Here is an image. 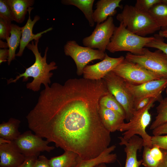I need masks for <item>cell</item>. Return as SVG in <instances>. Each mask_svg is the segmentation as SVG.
I'll list each match as a JSON object with an SVG mask.
<instances>
[{"label": "cell", "mask_w": 167, "mask_h": 167, "mask_svg": "<svg viewBox=\"0 0 167 167\" xmlns=\"http://www.w3.org/2000/svg\"><path fill=\"white\" fill-rule=\"evenodd\" d=\"M109 92L103 79L73 78L47 85L26 117L28 126L57 148L83 160L95 158L111 141L99 113L100 101Z\"/></svg>", "instance_id": "cell-1"}, {"label": "cell", "mask_w": 167, "mask_h": 167, "mask_svg": "<svg viewBox=\"0 0 167 167\" xmlns=\"http://www.w3.org/2000/svg\"><path fill=\"white\" fill-rule=\"evenodd\" d=\"M39 41V40L33 41L26 46L32 52L35 56V60L34 63L26 69L24 73L19 74L14 79L11 78L7 80L8 84L15 83L22 77L23 82L27 81L29 77H32L33 79V80L26 84V88L34 92H37L40 90L41 84H44L45 86L50 84V78L52 76L53 74L50 71L57 69L58 66L56 63L54 61L49 64L47 63V52L49 49L48 47L45 49L44 57L41 56V53L39 52L38 49Z\"/></svg>", "instance_id": "cell-2"}, {"label": "cell", "mask_w": 167, "mask_h": 167, "mask_svg": "<svg viewBox=\"0 0 167 167\" xmlns=\"http://www.w3.org/2000/svg\"><path fill=\"white\" fill-rule=\"evenodd\" d=\"M154 39V36L143 37L128 30L122 22L116 27L106 49L112 53L126 51L140 55L143 53L146 45Z\"/></svg>", "instance_id": "cell-3"}, {"label": "cell", "mask_w": 167, "mask_h": 167, "mask_svg": "<svg viewBox=\"0 0 167 167\" xmlns=\"http://www.w3.org/2000/svg\"><path fill=\"white\" fill-rule=\"evenodd\" d=\"M161 95L152 97L148 104L143 108L135 110L132 117L127 123L124 122L119 128L118 131L124 132L123 138L128 140L135 135H139L143 141V147L152 146V136L146 132L147 127L151 121V116L149 112L150 109L154 105V103L160 101Z\"/></svg>", "instance_id": "cell-4"}, {"label": "cell", "mask_w": 167, "mask_h": 167, "mask_svg": "<svg viewBox=\"0 0 167 167\" xmlns=\"http://www.w3.org/2000/svg\"><path fill=\"white\" fill-rule=\"evenodd\" d=\"M116 18L128 30L141 36L145 37L161 28L148 12L141 11L132 5H125Z\"/></svg>", "instance_id": "cell-5"}, {"label": "cell", "mask_w": 167, "mask_h": 167, "mask_svg": "<svg viewBox=\"0 0 167 167\" xmlns=\"http://www.w3.org/2000/svg\"><path fill=\"white\" fill-rule=\"evenodd\" d=\"M103 79L109 91L123 107L126 113L125 120L128 122L135 110L134 98L127 86L126 81L112 71Z\"/></svg>", "instance_id": "cell-6"}, {"label": "cell", "mask_w": 167, "mask_h": 167, "mask_svg": "<svg viewBox=\"0 0 167 167\" xmlns=\"http://www.w3.org/2000/svg\"><path fill=\"white\" fill-rule=\"evenodd\" d=\"M125 58L141 66L161 79H167V55L160 50L152 52L145 48L142 54L128 52Z\"/></svg>", "instance_id": "cell-7"}, {"label": "cell", "mask_w": 167, "mask_h": 167, "mask_svg": "<svg viewBox=\"0 0 167 167\" xmlns=\"http://www.w3.org/2000/svg\"><path fill=\"white\" fill-rule=\"evenodd\" d=\"M65 54L71 57L77 67V74L79 76L83 74L85 66L90 62L95 60H103L106 53L98 49L79 45L74 40L67 41L64 46Z\"/></svg>", "instance_id": "cell-8"}, {"label": "cell", "mask_w": 167, "mask_h": 167, "mask_svg": "<svg viewBox=\"0 0 167 167\" xmlns=\"http://www.w3.org/2000/svg\"><path fill=\"white\" fill-rule=\"evenodd\" d=\"M112 71L127 82L135 85L161 79L141 66L125 58Z\"/></svg>", "instance_id": "cell-9"}, {"label": "cell", "mask_w": 167, "mask_h": 167, "mask_svg": "<svg viewBox=\"0 0 167 167\" xmlns=\"http://www.w3.org/2000/svg\"><path fill=\"white\" fill-rule=\"evenodd\" d=\"M20 152L26 158L37 157L41 152H50L55 148L48 145L46 140L32 133V131H27L21 134L13 141Z\"/></svg>", "instance_id": "cell-10"}, {"label": "cell", "mask_w": 167, "mask_h": 167, "mask_svg": "<svg viewBox=\"0 0 167 167\" xmlns=\"http://www.w3.org/2000/svg\"><path fill=\"white\" fill-rule=\"evenodd\" d=\"M115 27L113 17H109L103 22L96 24L91 34L83 39V45L85 47L97 49L105 52Z\"/></svg>", "instance_id": "cell-11"}, {"label": "cell", "mask_w": 167, "mask_h": 167, "mask_svg": "<svg viewBox=\"0 0 167 167\" xmlns=\"http://www.w3.org/2000/svg\"><path fill=\"white\" fill-rule=\"evenodd\" d=\"M126 85L134 97L135 108L143 99L161 95L167 86V79L153 80L136 85L126 82Z\"/></svg>", "instance_id": "cell-12"}, {"label": "cell", "mask_w": 167, "mask_h": 167, "mask_svg": "<svg viewBox=\"0 0 167 167\" xmlns=\"http://www.w3.org/2000/svg\"><path fill=\"white\" fill-rule=\"evenodd\" d=\"M123 56L118 58L109 56L106 53L104 58L101 61L92 65H87L83 70V78L91 80L103 79L109 72L125 59Z\"/></svg>", "instance_id": "cell-13"}, {"label": "cell", "mask_w": 167, "mask_h": 167, "mask_svg": "<svg viewBox=\"0 0 167 167\" xmlns=\"http://www.w3.org/2000/svg\"><path fill=\"white\" fill-rule=\"evenodd\" d=\"M26 158L13 141L0 144V167H19Z\"/></svg>", "instance_id": "cell-14"}, {"label": "cell", "mask_w": 167, "mask_h": 167, "mask_svg": "<svg viewBox=\"0 0 167 167\" xmlns=\"http://www.w3.org/2000/svg\"><path fill=\"white\" fill-rule=\"evenodd\" d=\"M118 138L120 140L119 144L125 146L126 158L124 167H140L142 165V161L138 160L137 153L143 146V139L137 135L133 136L128 140L125 139L122 136Z\"/></svg>", "instance_id": "cell-15"}, {"label": "cell", "mask_w": 167, "mask_h": 167, "mask_svg": "<svg viewBox=\"0 0 167 167\" xmlns=\"http://www.w3.org/2000/svg\"><path fill=\"white\" fill-rule=\"evenodd\" d=\"M33 7L29 8L28 11L29 16L25 24L22 27V35L19 45V50L16 54V56H21L23 54L24 49L30 42L33 40H39L42 35L50 31L53 29L52 27L36 34H34L32 32V29L35 24L40 19V17L37 15H35L32 20L31 18V11Z\"/></svg>", "instance_id": "cell-16"}, {"label": "cell", "mask_w": 167, "mask_h": 167, "mask_svg": "<svg viewBox=\"0 0 167 167\" xmlns=\"http://www.w3.org/2000/svg\"><path fill=\"white\" fill-rule=\"evenodd\" d=\"M121 0H100L96 4V9L93 11L92 19L94 22H103L110 16L117 13L116 9L121 8L120 4Z\"/></svg>", "instance_id": "cell-17"}, {"label": "cell", "mask_w": 167, "mask_h": 167, "mask_svg": "<svg viewBox=\"0 0 167 167\" xmlns=\"http://www.w3.org/2000/svg\"><path fill=\"white\" fill-rule=\"evenodd\" d=\"M100 116L102 124L110 132L118 131L125 118L119 113L100 105Z\"/></svg>", "instance_id": "cell-18"}, {"label": "cell", "mask_w": 167, "mask_h": 167, "mask_svg": "<svg viewBox=\"0 0 167 167\" xmlns=\"http://www.w3.org/2000/svg\"><path fill=\"white\" fill-rule=\"evenodd\" d=\"M116 148L115 145L109 146L99 156L94 159L83 160L80 158L74 167H93L101 163H113L117 159V154L112 153Z\"/></svg>", "instance_id": "cell-19"}, {"label": "cell", "mask_w": 167, "mask_h": 167, "mask_svg": "<svg viewBox=\"0 0 167 167\" xmlns=\"http://www.w3.org/2000/svg\"><path fill=\"white\" fill-rule=\"evenodd\" d=\"M34 0H7L14 21L21 24L24 21L29 8L34 3Z\"/></svg>", "instance_id": "cell-20"}, {"label": "cell", "mask_w": 167, "mask_h": 167, "mask_svg": "<svg viewBox=\"0 0 167 167\" xmlns=\"http://www.w3.org/2000/svg\"><path fill=\"white\" fill-rule=\"evenodd\" d=\"M22 35V27L11 24L10 36L6 39L9 48V55L7 63L10 65L16 56L15 51L20 44Z\"/></svg>", "instance_id": "cell-21"}, {"label": "cell", "mask_w": 167, "mask_h": 167, "mask_svg": "<svg viewBox=\"0 0 167 167\" xmlns=\"http://www.w3.org/2000/svg\"><path fill=\"white\" fill-rule=\"evenodd\" d=\"M20 121L14 118H10L6 122L0 124V137L10 141L16 139L21 134L19 131Z\"/></svg>", "instance_id": "cell-22"}, {"label": "cell", "mask_w": 167, "mask_h": 167, "mask_svg": "<svg viewBox=\"0 0 167 167\" xmlns=\"http://www.w3.org/2000/svg\"><path fill=\"white\" fill-rule=\"evenodd\" d=\"M80 158L76 153L65 151L62 155L51 158L49 161L51 167H74Z\"/></svg>", "instance_id": "cell-23"}, {"label": "cell", "mask_w": 167, "mask_h": 167, "mask_svg": "<svg viewBox=\"0 0 167 167\" xmlns=\"http://www.w3.org/2000/svg\"><path fill=\"white\" fill-rule=\"evenodd\" d=\"M148 13L161 29L167 27V0H162Z\"/></svg>", "instance_id": "cell-24"}, {"label": "cell", "mask_w": 167, "mask_h": 167, "mask_svg": "<svg viewBox=\"0 0 167 167\" xmlns=\"http://www.w3.org/2000/svg\"><path fill=\"white\" fill-rule=\"evenodd\" d=\"M94 0H62V4L65 5L74 6L80 9L84 14L85 17L91 27H93L94 23L93 19V12L92 8Z\"/></svg>", "instance_id": "cell-25"}, {"label": "cell", "mask_w": 167, "mask_h": 167, "mask_svg": "<svg viewBox=\"0 0 167 167\" xmlns=\"http://www.w3.org/2000/svg\"><path fill=\"white\" fill-rule=\"evenodd\" d=\"M159 102L156 107L157 115L150 127L152 130L167 122V97L162 99Z\"/></svg>", "instance_id": "cell-26"}, {"label": "cell", "mask_w": 167, "mask_h": 167, "mask_svg": "<svg viewBox=\"0 0 167 167\" xmlns=\"http://www.w3.org/2000/svg\"><path fill=\"white\" fill-rule=\"evenodd\" d=\"M99 104L100 105L118 112L125 118L126 119V113L124 109L110 92L101 98Z\"/></svg>", "instance_id": "cell-27"}, {"label": "cell", "mask_w": 167, "mask_h": 167, "mask_svg": "<svg viewBox=\"0 0 167 167\" xmlns=\"http://www.w3.org/2000/svg\"><path fill=\"white\" fill-rule=\"evenodd\" d=\"M0 18L10 23L14 21L7 0H0Z\"/></svg>", "instance_id": "cell-28"}, {"label": "cell", "mask_w": 167, "mask_h": 167, "mask_svg": "<svg viewBox=\"0 0 167 167\" xmlns=\"http://www.w3.org/2000/svg\"><path fill=\"white\" fill-rule=\"evenodd\" d=\"M162 0H137L134 6L139 10L145 12H148L156 4Z\"/></svg>", "instance_id": "cell-29"}, {"label": "cell", "mask_w": 167, "mask_h": 167, "mask_svg": "<svg viewBox=\"0 0 167 167\" xmlns=\"http://www.w3.org/2000/svg\"><path fill=\"white\" fill-rule=\"evenodd\" d=\"M154 39L148 43L146 47L156 48L167 55V43L164 42L163 38L159 35H155Z\"/></svg>", "instance_id": "cell-30"}, {"label": "cell", "mask_w": 167, "mask_h": 167, "mask_svg": "<svg viewBox=\"0 0 167 167\" xmlns=\"http://www.w3.org/2000/svg\"><path fill=\"white\" fill-rule=\"evenodd\" d=\"M152 146H157L164 151H167V134L153 135L152 137Z\"/></svg>", "instance_id": "cell-31"}, {"label": "cell", "mask_w": 167, "mask_h": 167, "mask_svg": "<svg viewBox=\"0 0 167 167\" xmlns=\"http://www.w3.org/2000/svg\"><path fill=\"white\" fill-rule=\"evenodd\" d=\"M11 24L0 18V39L6 40L10 36Z\"/></svg>", "instance_id": "cell-32"}, {"label": "cell", "mask_w": 167, "mask_h": 167, "mask_svg": "<svg viewBox=\"0 0 167 167\" xmlns=\"http://www.w3.org/2000/svg\"><path fill=\"white\" fill-rule=\"evenodd\" d=\"M32 167H51L49 160L44 155L39 156L35 161Z\"/></svg>", "instance_id": "cell-33"}, {"label": "cell", "mask_w": 167, "mask_h": 167, "mask_svg": "<svg viewBox=\"0 0 167 167\" xmlns=\"http://www.w3.org/2000/svg\"><path fill=\"white\" fill-rule=\"evenodd\" d=\"M152 134L155 136L167 134V122L153 130Z\"/></svg>", "instance_id": "cell-34"}, {"label": "cell", "mask_w": 167, "mask_h": 167, "mask_svg": "<svg viewBox=\"0 0 167 167\" xmlns=\"http://www.w3.org/2000/svg\"><path fill=\"white\" fill-rule=\"evenodd\" d=\"M152 98L147 97L142 100L135 106V110H138L145 107L148 104Z\"/></svg>", "instance_id": "cell-35"}, {"label": "cell", "mask_w": 167, "mask_h": 167, "mask_svg": "<svg viewBox=\"0 0 167 167\" xmlns=\"http://www.w3.org/2000/svg\"><path fill=\"white\" fill-rule=\"evenodd\" d=\"M37 157L27 158L24 162L19 167H32Z\"/></svg>", "instance_id": "cell-36"}, {"label": "cell", "mask_w": 167, "mask_h": 167, "mask_svg": "<svg viewBox=\"0 0 167 167\" xmlns=\"http://www.w3.org/2000/svg\"><path fill=\"white\" fill-rule=\"evenodd\" d=\"M9 55V50L7 49H0V63L7 61Z\"/></svg>", "instance_id": "cell-37"}, {"label": "cell", "mask_w": 167, "mask_h": 167, "mask_svg": "<svg viewBox=\"0 0 167 167\" xmlns=\"http://www.w3.org/2000/svg\"><path fill=\"white\" fill-rule=\"evenodd\" d=\"M164 151V157L160 167H167V151Z\"/></svg>", "instance_id": "cell-38"}, {"label": "cell", "mask_w": 167, "mask_h": 167, "mask_svg": "<svg viewBox=\"0 0 167 167\" xmlns=\"http://www.w3.org/2000/svg\"><path fill=\"white\" fill-rule=\"evenodd\" d=\"M158 35L162 38H166L167 39V27L160 31Z\"/></svg>", "instance_id": "cell-39"}, {"label": "cell", "mask_w": 167, "mask_h": 167, "mask_svg": "<svg viewBox=\"0 0 167 167\" xmlns=\"http://www.w3.org/2000/svg\"><path fill=\"white\" fill-rule=\"evenodd\" d=\"M0 47L1 49H7L8 48L7 43L0 40Z\"/></svg>", "instance_id": "cell-40"}, {"label": "cell", "mask_w": 167, "mask_h": 167, "mask_svg": "<svg viewBox=\"0 0 167 167\" xmlns=\"http://www.w3.org/2000/svg\"><path fill=\"white\" fill-rule=\"evenodd\" d=\"M93 167H108L106 165V164L105 163H101L98 164Z\"/></svg>", "instance_id": "cell-41"}, {"label": "cell", "mask_w": 167, "mask_h": 167, "mask_svg": "<svg viewBox=\"0 0 167 167\" xmlns=\"http://www.w3.org/2000/svg\"><path fill=\"white\" fill-rule=\"evenodd\" d=\"M165 92H166V94L167 95V86L166 88H165Z\"/></svg>", "instance_id": "cell-42"}]
</instances>
